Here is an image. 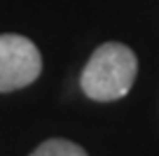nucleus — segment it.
I'll return each instance as SVG.
<instances>
[{"instance_id":"nucleus-1","label":"nucleus","mask_w":159,"mask_h":156,"mask_svg":"<svg viewBox=\"0 0 159 156\" xmlns=\"http://www.w3.org/2000/svg\"><path fill=\"white\" fill-rule=\"evenodd\" d=\"M138 72L136 54L126 44L105 42L87 61L80 86L87 98L98 102H112L131 91Z\"/></svg>"},{"instance_id":"nucleus-2","label":"nucleus","mask_w":159,"mask_h":156,"mask_svg":"<svg viewBox=\"0 0 159 156\" xmlns=\"http://www.w3.org/2000/svg\"><path fill=\"white\" fill-rule=\"evenodd\" d=\"M42 72L40 49L24 35H0V93L33 84Z\"/></svg>"},{"instance_id":"nucleus-3","label":"nucleus","mask_w":159,"mask_h":156,"mask_svg":"<svg viewBox=\"0 0 159 156\" xmlns=\"http://www.w3.org/2000/svg\"><path fill=\"white\" fill-rule=\"evenodd\" d=\"M30 156H89V154L70 140L52 137V140H45L40 147H35V151Z\"/></svg>"}]
</instances>
